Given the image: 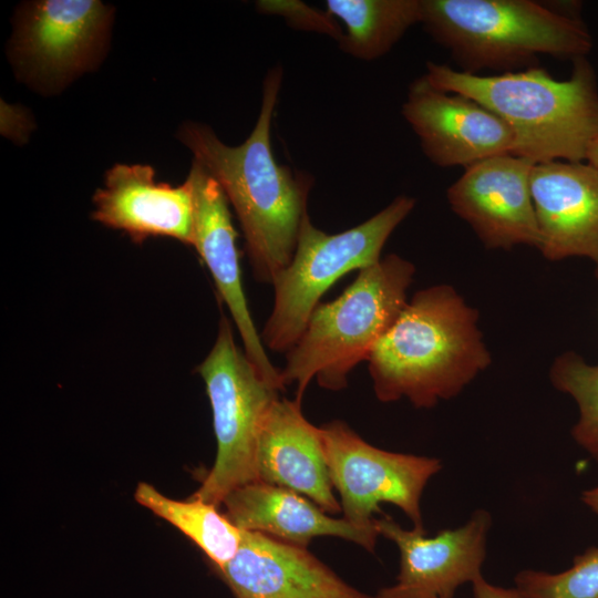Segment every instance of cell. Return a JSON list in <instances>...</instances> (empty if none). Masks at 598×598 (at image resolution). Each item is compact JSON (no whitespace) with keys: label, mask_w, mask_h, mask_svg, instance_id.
I'll list each match as a JSON object with an SVG mask.
<instances>
[{"label":"cell","mask_w":598,"mask_h":598,"mask_svg":"<svg viewBox=\"0 0 598 598\" xmlns=\"http://www.w3.org/2000/svg\"><path fill=\"white\" fill-rule=\"evenodd\" d=\"M420 23L471 74L535 66L540 54L574 61L592 47L578 18L530 0H421Z\"/></svg>","instance_id":"4"},{"label":"cell","mask_w":598,"mask_h":598,"mask_svg":"<svg viewBox=\"0 0 598 598\" xmlns=\"http://www.w3.org/2000/svg\"><path fill=\"white\" fill-rule=\"evenodd\" d=\"M414 206V198L399 196L364 223L338 234L318 229L306 213L292 259L272 281L275 303L260 334L264 346L287 352L322 295L346 274L377 264L385 241Z\"/></svg>","instance_id":"6"},{"label":"cell","mask_w":598,"mask_h":598,"mask_svg":"<svg viewBox=\"0 0 598 598\" xmlns=\"http://www.w3.org/2000/svg\"><path fill=\"white\" fill-rule=\"evenodd\" d=\"M135 501L187 536L209 560L210 568L221 567L237 553L243 530L235 526L218 506L198 498H169L153 485L140 482Z\"/></svg>","instance_id":"20"},{"label":"cell","mask_w":598,"mask_h":598,"mask_svg":"<svg viewBox=\"0 0 598 598\" xmlns=\"http://www.w3.org/2000/svg\"><path fill=\"white\" fill-rule=\"evenodd\" d=\"M491 525V514L477 509L464 525L427 537L425 529H405L390 516L377 518L380 535L399 548L400 571L375 597L453 598L461 585L482 577Z\"/></svg>","instance_id":"10"},{"label":"cell","mask_w":598,"mask_h":598,"mask_svg":"<svg viewBox=\"0 0 598 598\" xmlns=\"http://www.w3.org/2000/svg\"><path fill=\"white\" fill-rule=\"evenodd\" d=\"M554 388L574 399L579 416L571 429L574 441L598 463V364L574 351L559 354L549 370Z\"/></svg>","instance_id":"21"},{"label":"cell","mask_w":598,"mask_h":598,"mask_svg":"<svg viewBox=\"0 0 598 598\" xmlns=\"http://www.w3.org/2000/svg\"><path fill=\"white\" fill-rule=\"evenodd\" d=\"M113 16V8L97 0L22 3L8 47L16 75L39 94H59L100 65Z\"/></svg>","instance_id":"8"},{"label":"cell","mask_w":598,"mask_h":598,"mask_svg":"<svg viewBox=\"0 0 598 598\" xmlns=\"http://www.w3.org/2000/svg\"><path fill=\"white\" fill-rule=\"evenodd\" d=\"M282 82V68L274 66L262 83L257 122L238 146L223 143L206 124L187 121L176 137L219 184L244 234L252 274L272 283L296 250L312 177L280 165L274 155L270 131Z\"/></svg>","instance_id":"1"},{"label":"cell","mask_w":598,"mask_h":598,"mask_svg":"<svg viewBox=\"0 0 598 598\" xmlns=\"http://www.w3.org/2000/svg\"><path fill=\"white\" fill-rule=\"evenodd\" d=\"M186 179L194 196L193 247L233 317L246 355L266 381L283 391L281 372L270 362L248 309L228 200L215 178L195 159Z\"/></svg>","instance_id":"13"},{"label":"cell","mask_w":598,"mask_h":598,"mask_svg":"<svg viewBox=\"0 0 598 598\" xmlns=\"http://www.w3.org/2000/svg\"><path fill=\"white\" fill-rule=\"evenodd\" d=\"M472 584L474 598H532L517 588H503L492 585L483 576Z\"/></svg>","instance_id":"24"},{"label":"cell","mask_w":598,"mask_h":598,"mask_svg":"<svg viewBox=\"0 0 598 598\" xmlns=\"http://www.w3.org/2000/svg\"><path fill=\"white\" fill-rule=\"evenodd\" d=\"M414 272L411 261L391 254L359 270L337 299L318 305L280 371L285 386L296 385L295 400L301 402L313 378L327 390L348 385V374L368 359L406 305Z\"/></svg>","instance_id":"5"},{"label":"cell","mask_w":598,"mask_h":598,"mask_svg":"<svg viewBox=\"0 0 598 598\" xmlns=\"http://www.w3.org/2000/svg\"><path fill=\"white\" fill-rule=\"evenodd\" d=\"M530 192L537 249L550 261L588 258L598 278V167L586 161L535 164Z\"/></svg>","instance_id":"15"},{"label":"cell","mask_w":598,"mask_h":598,"mask_svg":"<svg viewBox=\"0 0 598 598\" xmlns=\"http://www.w3.org/2000/svg\"><path fill=\"white\" fill-rule=\"evenodd\" d=\"M147 164H115L104 187L93 195L92 218L127 234L135 243L168 237L193 246L194 196L186 179L179 186L157 182Z\"/></svg>","instance_id":"16"},{"label":"cell","mask_w":598,"mask_h":598,"mask_svg":"<svg viewBox=\"0 0 598 598\" xmlns=\"http://www.w3.org/2000/svg\"><path fill=\"white\" fill-rule=\"evenodd\" d=\"M197 371L212 406L217 452L192 497L219 506L234 489L259 481V431L280 390L261 377L235 343L226 317H221L215 344Z\"/></svg>","instance_id":"7"},{"label":"cell","mask_w":598,"mask_h":598,"mask_svg":"<svg viewBox=\"0 0 598 598\" xmlns=\"http://www.w3.org/2000/svg\"><path fill=\"white\" fill-rule=\"evenodd\" d=\"M221 504L226 517L239 529L264 533L303 547L315 537L333 536L373 551L380 535L377 523L357 526L344 518H334L308 497L262 481L234 489Z\"/></svg>","instance_id":"18"},{"label":"cell","mask_w":598,"mask_h":598,"mask_svg":"<svg viewBox=\"0 0 598 598\" xmlns=\"http://www.w3.org/2000/svg\"><path fill=\"white\" fill-rule=\"evenodd\" d=\"M534 165L513 154L489 157L465 167L447 189L452 210L472 227L486 248H538L530 192Z\"/></svg>","instance_id":"11"},{"label":"cell","mask_w":598,"mask_h":598,"mask_svg":"<svg viewBox=\"0 0 598 598\" xmlns=\"http://www.w3.org/2000/svg\"><path fill=\"white\" fill-rule=\"evenodd\" d=\"M581 501L592 513L598 515V486L584 491Z\"/></svg>","instance_id":"25"},{"label":"cell","mask_w":598,"mask_h":598,"mask_svg":"<svg viewBox=\"0 0 598 598\" xmlns=\"http://www.w3.org/2000/svg\"><path fill=\"white\" fill-rule=\"evenodd\" d=\"M515 584L532 598H598V545L575 556L561 573L522 570Z\"/></svg>","instance_id":"22"},{"label":"cell","mask_w":598,"mask_h":598,"mask_svg":"<svg viewBox=\"0 0 598 598\" xmlns=\"http://www.w3.org/2000/svg\"><path fill=\"white\" fill-rule=\"evenodd\" d=\"M478 318L450 285L419 290L367 359L378 400L430 409L458 395L492 362Z\"/></svg>","instance_id":"2"},{"label":"cell","mask_w":598,"mask_h":598,"mask_svg":"<svg viewBox=\"0 0 598 598\" xmlns=\"http://www.w3.org/2000/svg\"><path fill=\"white\" fill-rule=\"evenodd\" d=\"M320 431L344 519L373 526L380 504L390 503L411 519L413 528L424 529L421 497L427 482L442 470L439 458L375 447L343 421L326 423Z\"/></svg>","instance_id":"9"},{"label":"cell","mask_w":598,"mask_h":598,"mask_svg":"<svg viewBox=\"0 0 598 598\" xmlns=\"http://www.w3.org/2000/svg\"><path fill=\"white\" fill-rule=\"evenodd\" d=\"M570 78L556 80L530 66L497 75H477L429 62L427 82L467 96L501 117L515 138L513 155L534 164L584 162L598 136V87L586 58L573 61Z\"/></svg>","instance_id":"3"},{"label":"cell","mask_w":598,"mask_h":598,"mask_svg":"<svg viewBox=\"0 0 598 598\" xmlns=\"http://www.w3.org/2000/svg\"><path fill=\"white\" fill-rule=\"evenodd\" d=\"M326 6L346 25L340 50L365 61L388 53L421 21V0H328Z\"/></svg>","instance_id":"19"},{"label":"cell","mask_w":598,"mask_h":598,"mask_svg":"<svg viewBox=\"0 0 598 598\" xmlns=\"http://www.w3.org/2000/svg\"><path fill=\"white\" fill-rule=\"evenodd\" d=\"M256 7L264 14L281 16L295 29L327 34L338 42L343 37L337 20L328 11H319L301 1L261 0Z\"/></svg>","instance_id":"23"},{"label":"cell","mask_w":598,"mask_h":598,"mask_svg":"<svg viewBox=\"0 0 598 598\" xmlns=\"http://www.w3.org/2000/svg\"><path fill=\"white\" fill-rule=\"evenodd\" d=\"M257 474L259 481L308 497L327 514L341 512L320 426L303 416L297 400L278 398L267 411L257 443Z\"/></svg>","instance_id":"17"},{"label":"cell","mask_w":598,"mask_h":598,"mask_svg":"<svg viewBox=\"0 0 598 598\" xmlns=\"http://www.w3.org/2000/svg\"><path fill=\"white\" fill-rule=\"evenodd\" d=\"M402 114L437 166L465 168L514 152V134L501 117L467 96L434 87L424 75L411 83Z\"/></svg>","instance_id":"12"},{"label":"cell","mask_w":598,"mask_h":598,"mask_svg":"<svg viewBox=\"0 0 598 598\" xmlns=\"http://www.w3.org/2000/svg\"><path fill=\"white\" fill-rule=\"evenodd\" d=\"M586 162L598 167V136L592 141L588 148Z\"/></svg>","instance_id":"26"},{"label":"cell","mask_w":598,"mask_h":598,"mask_svg":"<svg viewBox=\"0 0 598 598\" xmlns=\"http://www.w3.org/2000/svg\"><path fill=\"white\" fill-rule=\"evenodd\" d=\"M212 570L235 598H377L358 590L307 547L243 530L235 556Z\"/></svg>","instance_id":"14"}]
</instances>
